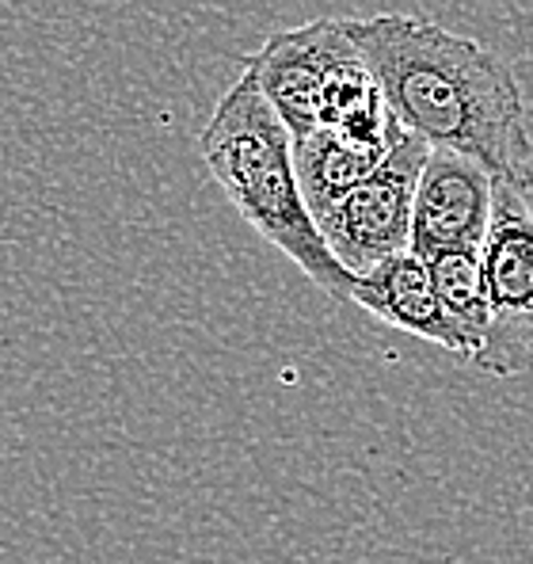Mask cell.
<instances>
[{"mask_svg":"<svg viewBox=\"0 0 533 564\" xmlns=\"http://www.w3.org/2000/svg\"><path fill=\"white\" fill-rule=\"evenodd\" d=\"M244 73L255 77L294 141L313 130H336L358 145H385L400 130L347 20H313L305 28L274 31L244 57Z\"/></svg>","mask_w":533,"mask_h":564,"instance_id":"3","label":"cell"},{"mask_svg":"<svg viewBox=\"0 0 533 564\" xmlns=\"http://www.w3.org/2000/svg\"><path fill=\"white\" fill-rule=\"evenodd\" d=\"M198 153L237 214L266 245L279 248L320 294L351 302L355 275L331 256L316 226L297 180L294 138L252 73L240 69L229 93L214 104V115L198 134Z\"/></svg>","mask_w":533,"mask_h":564,"instance_id":"2","label":"cell"},{"mask_svg":"<svg viewBox=\"0 0 533 564\" xmlns=\"http://www.w3.org/2000/svg\"><path fill=\"white\" fill-rule=\"evenodd\" d=\"M347 31L407 134L485 164L496 180L533 176L526 96L503 57L407 12L347 20Z\"/></svg>","mask_w":533,"mask_h":564,"instance_id":"1","label":"cell"},{"mask_svg":"<svg viewBox=\"0 0 533 564\" xmlns=\"http://www.w3.org/2000/svg\"><path fill=\"white\" fill-rule=\"evenodd\" d=\"M351 302L358 310L373 313L378 321H385L389 328L407 332V336L427 339V344L443 347L449 355L469 359L461 332L454 328V321L446 317L443 302H438L427 263H423L412 248L393 256V260L378 263V268L366 271V275H358Z\"/></svg>","mask_w":533,"mask_h":564,"instance_id":"7","label":"cell"},{"mask_svg":"<svg viewBox=\"0 0 533 564\" xmlns=\"http://www.w3.org/2000/svg\"><path fill=\"white\" fill-rule=\"evenodd\" d=\"M496 176L469 156L431 149L420 172L412 210V252L420 260L443 252H480L491 226Z\"/></svg>","mask_w":533,"mask_h":564,"instance_id":"6","label":"cell"},{"mask_svg":"<svg viewBox=\"0 0 533 564\" xmlns=\"http://www.w3.org/2000/svg\"><path fill=\"white\" fill-rule=\"evenodd\" d=\"M480 263L491 325L472 367L491 378H526L533 375V176L496 180Z\"/></svg>","mask_w":533,"mask_h":564,"instance_id":"4","label":"cell"},{"mask_svg":"<svg viewBox=\"0 0 533 564\" xmlns=\"http://www.w3.org/2000/svg\"><path fill=\"white\" fill-rule=\"evenodd\" d=\"M400 134H404V127L396 130V138ZM393 141H385V145H358V141L336 134V130H313L309 138L294 141L297 180H302V195L309 203L313 218L320 221L358 184H366L381 169Z\"/></svg>","mask_w":533,"mask_h":564,"instance_id":"8","label":"cell"},{"mask_svg":"<svg viewBox=\"0 0 533 564\" xmlns=\"http://www.w3.org/2000/svg\"><path fill=\"white\" fill-rule=\"evenodd\" d=\"M427 153L431 145H423L420 138H412L404 130L393 141L385 161H381V169L366 184H358L336 210H328L316 221L331 256L355 279L412 248L415 187H420Z\"/></svg>","mask_w":533,"mask_h":564,"instance_id":"5","label":"cell"},{"mask_svg":"<svg viewBox=\"0 0 533 564\" xmlns=\"http://www.w3.org/2000/svg\"><path fill=\"white\" fill-rule=\"evenodd\" d=\"M435 282V294L443 302L446 317L454 321V328L461 332L469 362L477 359V351L488 339L491 325V305H488V286H485V263L480 252H443L423 260Z\"/></svg>","mask_w":533,"mask_h":564,"instance_id":"9","label":"cell"}]
</instances>
